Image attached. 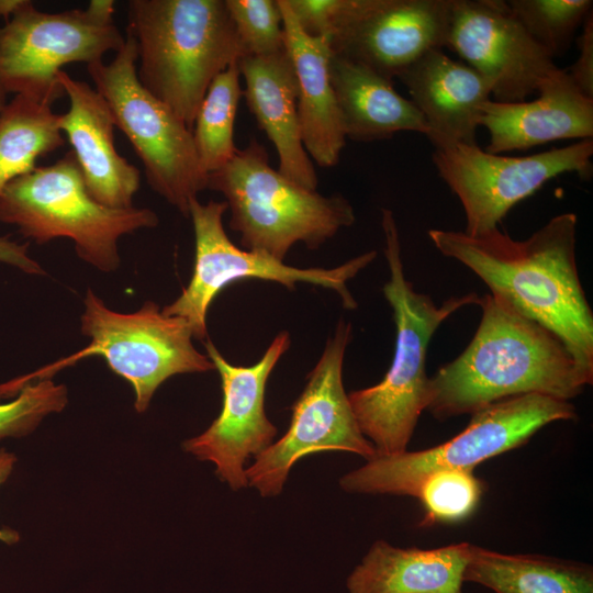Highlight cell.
Here are the masks:
<instances>
[{"mask_svg":"<svg viewBox=\"0 0 593 593\" xmlns=\"http://www.w3.org/2000/svg\"><path fill=\"white\" fill-rule=\"evenodd\" d=\"M577 214L566 212L525 239L499 227L481 235L432 228L427 235L441 255L474 272L491 294L559 337L593 379V312L577 267Z\"/></svg>","mask_w":593,"mask_h":593,"instance_id":"obj_1","label":"cell"},{"mask_svg":"<svg viewBox=\"0 0 593 593\" xmlns=\"http://www.w3.org/2000/svg\"><path fill=\"white\" fill-rule=\"evenodd\" d=\"M466 349L429 378L426 411L445 421L537 393L571 401L593 379L553 333L489 293Z\"/></svg>","mask_w":593,"mask_h":593,"instance_id":"obj_2","label":"cell"},{"mask_svg":"<svg viewBox=\"0 0 593 593\" xmlns=\"http://www.w3.org/2000/svg\"><path fill=\"white\" fill-rule=\"evenodd\" d=\"M381 226L390 270L383 294L393 311L394 355L379 383L348 393L357 424L372 444L376 457L407 450L418 418L427 406L429 342L445 320L466 305H479L481 299L471 292L450 296L437 305L429 295L415 291L404 275L399 230L391 210H381Z\"/></svg>","mask_w":593,"mask_h":593,"instance_id":"obj_3","label":"cell"},{"mask_svg":"<svg viewBox=\"0 0 593 593\" xmlns=\"http://www.w3.org/2000/svg\"><path fill=\"white\" fill-rule=\"evenodd\" d=\"M137 78L191 130L213 79L244 57L225 0H131Z\"/></svg>","mask_w":593,"mask_h":593,"instance_id":"obj_4","label":"cell"},{"mask_svg":"<svg viewBox=\"0 0 593 593\" xmlns=\"http://www.w3.org/2000/svg\"><path fill=\"white\" fill-rule=\"evenodd\" d=\"M206 189L225 198L230 227L239 234L247 250L280 261L294 244L316 249L356 221L354 208L344 195H322L273 169L267 149L256 138L208 175Z\"/></svg>","mask_w":593,"mask_h":593,"instance_id":"obj_5","label":"cell"},{"mask_svg":"<svg viewBox=\"0 0 593 593\" xmlns=\"http://www.w3.org/2000/svg\"><path fill=\"white\" fill-rule=\"evenodd\" d=\"M81 332L89 345L75 354L44 366L32 373L0 384V399L15 396L37 380L52 377L88 357L103 358L108 367L130 382L136 412H145L156 390L167 379L182 373L214 370L212 360L193 345V334L186 320L165 315L159 305L147 301L132 313L109 309L88 289L80 317Z\"/></svg>","mask_w":593,"mask_h":593,"instance_id":"obj_6","label":"cell"},{"mask_svg":"<svg viewBox=\"0 0 593 593\" xmlns=\"http://www.w3.org/2000/svg\"><path fill=\"white\" fill-rule=\"evenodd\" d=\"M0 222L15 226L38 245L69 238L81 260L111 272L121 264L120 238L153 228L159 219L148 208L113 209L96 201L74 153L68 150L52 165L36 166L4 187Z\"/></svg>","mask_w":593,"mask_h":593,"instance_id":"obj_7","label":"cell"},{"mask_svg":"<svg viewBox=\"0 0 593 593\" xmlns=\"http://www.w3.org/2000/svg\"><path fill=\"white\" fill-rule=\"evenodd\" d=\"M575 418L570 401L537 393L504 399L472 413L465 429L444 444L374 457L344 474L339 485L347 493L416 497L423 481L434 472L473 470L482 461L522 446L544 426Z\"/></svg>","mask_w":593,"mask_h":593,"instance_id":"obj_8","label":"cell"},{"mask_svg":"<svg viewBox=\"0 0 593 593\" xmlns=\"http://www.w3.org/2000/svg\"><path fill=\"white\" fill-rule=\"evenodd\" d=\"M137 47L127 32L125 43L110 63L87 65L96 90L107 101L115 126L141 159L147 183L189 216L190 204L206 189L192 130L137 78Z\"/></svg>","mask_w":593,"mask_h":593,"instance_id":"obj_9","label":"cell"},{"mask_svg":"<svg viewBox=\"0 0 593 593\" xmlns=\"http://www.w3.org/2000/svg\"><path fill=\"white\" fill-rule=\"evenodd\" d=\"M226 210L225 201L201 203L194 199L191 202L189 217L195 245L192 276L180 295L161 309L165 315L186 320L195 339L203 340L208 335L206 316L215 296L232 282L243 279L275 281L290 290L299 282L311 283L335 291L345 309L357 307L347 282L374 260L376 250L334 268L292 267L264 253L234 245L223 226Z\"/></svg>","mask_w":593,"mask_h":593,"instance_id":"obj_10","label":"cell"},{"mask_svg":"<svg viewBox=\"0 0 593 593\" xmlns=\"http://www.w3.org/2000/svg\"><path fill=\"white\" fill-rule=\"evenodd\" d=\"M351 337V324L340 318L291 407L287 432L246 468L248 485L261 496L280 494L293 465L307 455L344 450L367 461L376 457L372 444L357 424L343 383V363Z\"/></svg>","mask_w":593,"mask_h":593,"instance_id":"obj_11","label":"cell"},{"mask_svg":"<svg viewBox=\"0 0 593 593\" xmlns=\"http://www.w3.org/2000/svg\"><path fill=\"white\" fill-rule=\"evenodd\" d=\"M593 139L533 155L489 153L477 145L434 148L432 160L438 176L459 199L466 217L465 233L481 235L499 227L517 203L549 180L577 174L592 175Z\"/></svg>","mask_w":593,"mask_h":593,"instance_id":"obj_12","label":"cell"},{"mask_svg":"<svg viewBox=\"0 0 593 593\" xmlns=\"http://www.w3.org/2000/svg\"><path fill=\"white\" fill-rule=\"evenodd\" d=\"M124 43L114 22L79 9L43 12L29 0L0 26V83L8 93L53 105L65 94L57 80L65 65L100 61Z\"/></svg>","mask_w":593,"mask_h":593,"instance_id":"obj_13","label":"cell"},{"mask_svg":"<svg viewBox=\"0 0 593 593\" xmlns=\"http://www.w3.org/2000/svg\"><path fill=\"white\" fill-rule=\"evenodd\" d=\"M290 335L279 333L261 358L248 367L230 363L208 339V357L219 371L223 401L219 416L200 435L182 443L186 452L215 467V474L238 491L248 485L245 465L273 441L277 427L265 411L266 384L281 356L290 347Z\"/></svg>","mask_w":593,"mask_h":593,"instance_id":"obj_14","label":"cell"},{"mask_svg":"<svg viewBox=\"0 0 593 593\" xmlns=\"http://www.w3.org/2000/svg\"><path fill=\"white\" fill-rule=\"evenodd\" d=\"M446 47L490 81L499 102L527 100L558 68L503 0H452Z\"/></svg>","mask_w":593,"mask_h":593,"instance_id":"obj_15","label":"cell"},{"mask_svg":"<svg viewBox=\"0 0 593 593\" xmlns=\"http://www.w3.org/2000/svg\"><path fill=\"white\" fill-rule=\"evenodd\" d=\"M452 0H365L327 41L332 54L393 80L447 44Z\"/></svg>","mask_w":593,"mask_h":593,"instance_id":"obj_16","label":"cell"},{"mask_svg":"<svg viewBox=\"0 0 593 593\" xmlns=\"http://www.w3.org/2000/svg\"><path fill=\"white\" fill-rule=\"evenodd\" d=\"M57 80L69 100L59 114V127L81 170L90 195L113 209H127L141 186L138 168L115 148V123L104 98L88 82L72 78L64 69Z\"/></svg>","mask_w":593,"mask_h":593,"instance_id":"obj_17","label":"cell"},{"mask_svg":"<svg viewBox=\"0 0 593 593\" xmlns=\"http://www.w3.org/2000/svg\"><path fill=\"white\" fill-rule=\"evenodd\" d=\"M532 101L483 103L479 125L489 133L485 150L504 154L550 142L593 137V99L584 96L567 69L557 68Z\"/></svg>","mask_w":593,"mask_h":593,"instance_id":"obj_18","label":"cell"},{"mask_svg":"<svg viewBox=\"0 0 593 593\" xmlns=\"http://www.w3.org/2000/svg\"><path fill=\"white\" fill-rule=\"evenodd\" d=\"M398 78L427 125L434 148L477 145L481 108L492 97L490 81L443 49H432Z\"/></svg>","mask_w":593,"mask_h":593,"instance_id":"obj_19","label":"cell"},{"mask_svg":"<svg viewBox=\"0 0 593 593\" xmlns=\"http://www.w3.org/2000/svg\"><path fill=\"white\" fill-rule=\"evenodd\" d=\"M238 68L247 107L277 150L278 171L316 191L318 179L301 138L296 76L287 48L269 56H244Z\"/></svg>","mask_w":593,"mask_h":593,"instance_id":"obj_20","label":"cell"},{"mask_svg":"<svg viewBox=\"0 0 593 593\" xmlns=\"http://www.w3.org/2000/svg\"><path fill=\"white\" fill-rule=\"evenodd\" d=\"M278 4L286 48L296 76L302 143L318 166L329 168L338 164L347 139L329 77L332 52L326 38L303 32L287 0H278Z\"/></svg>","mask_w":593,"mask_h":593,"instance_id":"obj_21","label":"cell"},{"mask_svg":"<svg viewBox=\"0 0 593 593\" xmlns=\"http://www.w3.org/2000/svg\"><path fill=\"white\" fill-rule=\"evenodd\" d=\"M469 542L433 549L374 541L347 578L348 593H463Z\"/></svg>","mask_w":593,"mask_h":593,"instance_id":"obj_22","label":"cell"},{"mask_svg":"<svg viewBox=\"0 0 593 593\" xmlns=\"http://www.w3.org/2000/svg\"><path fill=\"white\" fill-rule=\"evenodd\" d=\"M328 68L346 138L373 142L399 132L426 136L423 115L394 89L393 80L334 54Z\"/></svg>","mask_w":593,"mask_h":593,"instance_id":"obj_23","label":"cell"},{"mask_svg":"<svg viewBox=\"0 0 593 593\" xmlns=\"http://www.w3.org/2000/svg\"><path fill=\"white\" fill-rule=\"evenodd\" d=\"M463 580L494 593H593L589 563L537 553H504L472 544Z\"/></svg>","mask_w":593,"mask_h":593,"instance_id":"obj_24","label":"cell"},{"mask_svg":"<svg viewBox=\"0 0 593 593\" xmlns=\"http://www.w3.org/2000/svg\"><path fill=\"white\" fill-rule=\"evenodd\" d=\"M66 143L52 105L15 94L0 113V193L13 179L32 171L36 159Z\"/></svg>","mask_w":593,"mask_h":593,"instance_id":"obj_25","label":"cell"},{"mask_svg":"<svg viewBox=\"0 0 593 593\" xmlns=\"http://www.w3.org/2000/svg\"><path fill=\"white\" fill-rule=\"evenodd\" d=\"M238 61L211 82L194 119L192 135L203 171L209 175L235 155L234 124L243 90Z\"/></svg>","mask_w":593,"mask_h":593,"instance_id":"obj_26","label":"cell"},{"mask_svg":"<svg viewBox=\"0 0 593 593\" xmlns=\"http://www.w3.org/2000/svg\"><path fill=\"white\" fill-rule=\"evenodd\" d=\"M527 34L553 59L563 56L592 12V0H507Z\"/></svg>","mask_w":593,"mask_h":593,"instance_id":"obj_27","label":"cell"},{"mask_svg":"<svg viewBox=\"0 0 593 593\" xmlns=\"http://www.w3.org/2000/svg\"><path fill=\"white\" fill-rule=\"evenodd\" d=\"M482 482L473 470H440L421 484L416 499L425 510L424 524L456 523L468 518L482 496Z\"/></svg>","mask_w":593,"mask_h":593,"instance_id":"obj_28","label":"cell"},{"mask_svg":"<svg viewBox=\"0 0 593 593\" xmlns=\"http://www.w3.org/2000/svg\"><path fill=\"white\" fill-rule=\"evenodd\" d=\"M244 56H269L286 49L278 0H225Z\"/></svg>","mask_w":593,"mask_h":593,"instance_id":"obj_29","label":"cell"},{"mask_svg":"<svg viewBox=\"0 0 593 593\" xmlns=\"http://www.w3.org/2000/svg\"><path fill=\"white\" fill-rule=\"evenodd\" d=\"M67 403L68 390L63 383L44 379L26 384L12 401L0 403V439L31 434L46 416L61 412Z\"/></svg>","mask_w":593,"mask_h":593,"instance_id":"obj_30","label":"cell"},{"mask_svg":"<svg viewBox=\"0 0 593 593\" xmlns=\"http://www.w3.org/2000/svg\"><path fill=\"white\" fill-rule=\"evenodd\" d=\"M365 0H287L298 24L310 36L332 37Z\"/></svg>","mask_w":593,"mask_h":593,"instance_id":"obj_31","label":"cell"},{"mask_svg":"<svg viewBox=\"0 0 593 593\" xmlns=\"http://www.w3.org/2000/svg\"><path fill=\"white\" fill-rule=\"evenodd\" d=\"M578 57L567 72L575 87L593 99V11L589 13L577 38Z\"/></svg>","mask_w":593,"mask_h":593,"instance_id":"obj_32","label":"cell"},{"mask_svg":"<svg viewBox=\"0 0 593 593\" xmlns=\"http://www.w3.org/2000/svg\"><path fill=\"white\" fill-rule=\"evenodd\" d=\"M27 248L29 244L19 243L9 236H0V262L29 275H45L44 268L30 257Z\"/></svg>","mask_w":593,"mask_h":593,"instance_id":"obj_33","label":"cell"},{"mask_svg":"<svg viewBox=\"0 0 593 593\" xmlns=\"http://www.w3.org/2000/svg\"><path fill=\"white\" fill-rule=\"evenodd\" d=\"M16 463V457L13 452L0 449V485L11 475ZM20 534L9 527H0V541L12 545L18 542Z\"/></svg>","mask_w":593,"mask_h":593,"instance_id":"obj_34","label":"cell"},{"mask_svg":"<svg viewBox=\"0 0 593 593\" xmlns=\"http://www.w3.org/2000/svg\"><path fill=\"white\" fill-rule=\"evenodd\" d=\"M115 2L113 0H91L85 9L92 18L103 23L114 22Z\"/></svg>","mask_w":593,"mask_h":593,"instance_id":"obj_35","label":"cell"},{"mask_svg":"<svg viewBox=\"0 0 593 593\" xmlns=\"http://www.w3.org/2000/svg\"><path fill=\"white\" fill-rule=\"evenodd\" d=\"M29 0H0V18H5L8 21Z\"/></svg>","mask_w":593,"mask_h":593,"instance_id":"obj_36","label":"cell"},{"mask_svg":"<svg viewBox=\"0 0 593 593\" xmlns=\"http://www.w3.org/2000/svg\"><path fill=\"white\" fill-rule=\"evenodd\" d=\"M7 94H8V92L3 89V87L0 83V113H1L2 109L4 108V105L8 102L7 101Z\"/></svg>","mask_w":593,"mask_h":593,"instance_id":"obj_37","label":"cell"}]
</instances>
